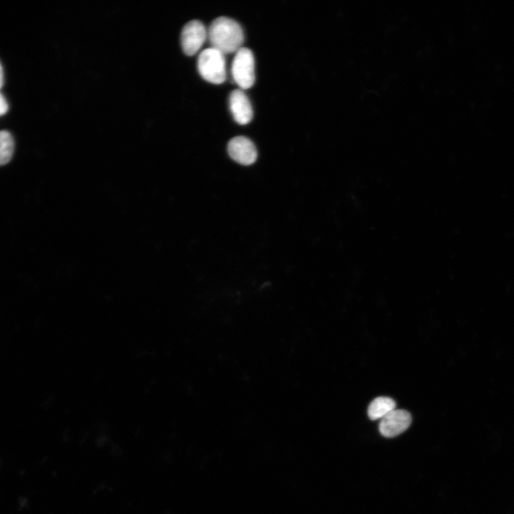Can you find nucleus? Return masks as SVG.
Segmentation results:
<instances>
[{
  "label": "nucleus",
  "mask_w": 514,
  "mask_h": 514,
  "mask_svg": "<svg viewBox=\"0 0 514 514\" xmlns=\"http://www.w3.org/2000/svg\"><path fill=\"white\" fill-rule=\"evenodd\" d=\"M207 36L212 48L223 54L236 53L242 48L244 41L243 31L235 20L220 16L209 26Z\"/></svg>",
  "instance_id": "f257e3e1"
},
{
  "label": "nucleus",
  "mask_w": 514,
  "mask_h": 514,
  "mask_svg": "<svg viewBox=\"0 0 514 514\" xmlns=\"http://www.w3.org/2000/svg\"><path fill=\"white\" fill-rule=\"evenodd\" d=\"M197 66L201 77L210 83L220 84L226 79L224 54L214 48L206 49L200 53Z\"/></svg>",
  "instance_id": "f03ea898"
},
{
  "label": "nucleus",
  "mask_w": 514,
  "mask_h": 514,
  "mask_svg": "<svg viewBox=\"0 0 514 514\" xmlns=\"http://www.w3.org/2000/svg\"><path fill=\"white\" fill-rule=\"evenodd\" d=\"M235 83L242 89L251 88L255 82V61L252 51L245 47L236 52L231 66Z\"/></svg>",
  "instance_id": "7ed1b4c3"
},
{
  "label": "nucleus",
  "mask_w": 514,
  "mask_h": 514,
  "mask_svg": "<svg viewBox=\"0 0 514 514\" xmlns=\"http://www.w3.org/2000/svg\"><path fill=\"white\" fill-rule=\"evenodd\" d=\"M207 37V31L198 20L188 22L183 28L181 34V44L183 52L187 56H193L202 46Z\"/></svg>",
  "instance_id": "20e7f679"
},
{
  "label": "nucleus",
  "mask_w": 514,
  "mask_h": 514,
  "mask_svg": "<svg viewBox=\"0 0 514 514\" xmlns=\"http://www.w3.org/2000/svg\"><path fill=\"white\" fill-rule=\"evenodd\" d=\"M411 415L405 410L394 409L381 418L379 431L386 438H393L404 432L410 425Z\"/></svg>",
  "instance_id": "39448f33"
},
{
  "label": "nucleus",
  "mask_w": 514,
  "mask_h": 514,
  "mask_svg": "<svg viewBox=\"0 0 514 514\" xmlns=\"http://www.w3.org/2000/svg\"><path fill=\"white\" fill-rule=\"evenodd\" d=\"M228 152L232 159L245 166L253 163L257 158L254 143L248 138L242 136L233 137L229 141Z\"/></svg>",
  "instance_id": "423d86ee"
},
{
  "label": "nucleus",
  "mask_w": 514,
  "mask_h": 514,
  "mask_svg": "<svg viewBox=\"0 0 514 514\" xmlns=\"http://www.w3.org/2000/svg\"><path fill=\"white\" fill-rule=\"evenodd\" d=\"M230 109L234 120L241 125L248 124L253 118V109L246 94L241 89H235L229 96Z\"/></svg>",
  "instance_id": "0eeeda50"
},
{
  "label": "nucleus",
  "mask_w": 514,
  "mask_h": 514,
  "mask_svg": "<svg viewBox=\"0 0 514 514\" xmlns=\"http://www.w3.org/2000/svg\"><path fill=\"white\" fill-rule=\"evenodd\" d=\"M395 407V403L392 398L380 396L370 403L368 408V415L371 420L382 418L394 410Z\"/></svg>",
  "instance_id": "6e6552de"
},
{
  "label": "nucleus",
  "mask_w": 514,
  "mask_h": 514,
  "mask_svg": "<svg viewBox=\"0 0 514 514\" xmlns=\"http://www.w3.org/2000/svg\"><path fill=\"white\" fill-rule=\"evenodd\" d=\"M14 149V141L11 134L5 130L0 131V166L9 163Z\"/></svg>",
  "instance_id": "1a4fd4ad"
},
{
  "label": "nucleus",
  "mask_w": 514,
  "mask_h": 514,
  "mask_svg": "<svg viewBox=\"0 0 514 514\" xmlns=\"http://www.w3.org/2000/svg\"><path fill=\"white\" fill-rule=\"evenodd\" d=\"M8 109V104L4 96L0 93V116L5 114Z\"/></svg>",
  "instance_id": "9d476101"
},
{
  "label": "nucleus",
  "mask_w": 514,
  "mask_h": 514,
  "mask_svg": "<svg viewBox=\"0 0 514 514\" xmlns=\"http://www.w3.org/2000/svg\"><path fill=\"white\" fill-rule=\"evenodd\" d=\"M4 84V71L2 66L0 63V89L2 87Z\"/></svg>",
  "instance_id": "9b49d317"
}]
</instances>
